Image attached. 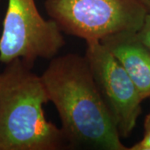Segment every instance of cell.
Returning <instances> with one entry per match:
<instances>
[{
    "instance_id": "7a4b0ae2",
    "label": "cell",
    "mask_w": 150,
    "mask_h": 150,
    "mask_svg": "<svg viewBox=\"0 0 150 150\" xmlns=\"http://www.w3.org/2000/svg\"><path fill=\"white\" fill-rule=\"evenodd\" d=\"M22 59L0 72V150H58L67 147L61 129L45 117L49 102L41 76Z\"/></svg>"
},
{
    "instance_id": "30bf717a",
    "label": "cell",
    "mask_w": 150,
    "mask_h": 150,
    "mask_svg": "<svg viewBox=\"0 0 150 150\" xmlns=\"http://www.w3.org/2000/svg\"><path fill=\"white\" fill-rule=\"evenodd\" d=\"M0 2H1V0H0ZM0 33H1V31H0Z\"/></svg>"
},
{
    "instance_id": "6da1fadb",
    "label": "cell",
    "mask_w": 150,
    "mask_h": 150,
    "mask_svg": "<svg viewBox=\"0 0 150 150\" xmlns=\"http://www.w3.org/2000/svg\"><path fill=\"white\" fill-rule=\"evenodd\" d=\"M41 78L59 113L67 147L129 150L121 141L85 56L71 53L54 57Z\"/></svg>"
},
{
    "instance_id": "ba28073f",
    "label": "cell",
    "mask_w": 150,
    "mask_h": 150,
    "mask_svg": "<svg viewBox=\"0 0 150 150\" xmlns=\"http://www.w3.org/2000/svg\"><path fill=\"white\" fill-rule=\"evenodd\" d=\"M138 37L139 39L144 43L147 47L150 48V14L148 13V15L145 18V21L143 24L140 30L137 33Z\"/></svg>"
},
{
    "instance_id": "52a82bcc",
    "label": "cell",
    "mask_w": 150,
    "mask_h": 150,
    "mask_svg": "<svg viewBox=\"0 0 150 150\" xmlns=\"http://www.w3.org/2000/svg\"><path fill=\"white\" fill-rule=\"evenodd\" d=\"M144 129V132L142 139L132 145L129 150H150V112L145 117Z\"/></svg>"
},
{
    "instance_id": "8992f818",
    "label": "cell",
    "mask_w": 150,
    "mask_h": 150,
    "mask_svg": "<svg viewBox=\"0 0 150 150\" xmlns=\"http://www.w3.org/2000/svg\"><path fill=\"white\" fill-rule=\"evenodd\" d=\"M101 43L123 65L143 100L150 98V48L137 33H121L104 38Z\"/></svg>"
},
{
    "instance_id": "277c9868",
    "label": "cell",
    "mask_w": 150,
    "mask_h": 150,
    "mask_svg": "<svg viewBox=\"0 0 150 150\" xmlns=\"http://www.w3.org/2000/svg\"><path fill=\"white\" fill-rule=\"evenodd\" d=\"M63 32L45 19L35 0H8L0 33V62L22 59L33 65L38 59H51L64 47Z\"/></svg>"
},
{
    "instance_id": "5b68a950",
    "label": "cell",
    "mask_w": 150,
    "mask_h": 150,
    "mask_svg": "<svg viewBox=\"0 0 150 150\" xmlns=\"http://www.w3.org/2000/svg\"><path fill=\"white\" fill-rule=\"evenodd\" d=\"M85 58L103 102L121 138H128L142 112L144 101L123 65L101 42H86Z\"/></svg>"
},
{
    "instance_id": "9c48e42d",
    "label": "cell",
    "mask_w": 150,
    "mask_h": 150,
    "mask_svg": "<svg viewBox=\"0 0 150 150\" xmlns=\"http://www.w3.org/2000/svg\"><path fill=\"white\" fill-rule=\"evenodd\" d=\"M138 1L146 8V10L148 11V13L150 14V0H138Z\"/></svg>"
},
{
    "instance_id": "3957f363",
    "label": "cell",
    "mask_w": 150,
    "mask_h": 150,
    "mask_svg": "<svg viewBox=\"0 0 150 150\" xmlns=\"http://www.w3.org/2000/svg\"><path fill=\"white\" fill-rule=\"evenodd\" d=\"M44 8L62 32L85 42L138 33L148 15L138 0H45Z\"/></svg>"
}]
</instances>
